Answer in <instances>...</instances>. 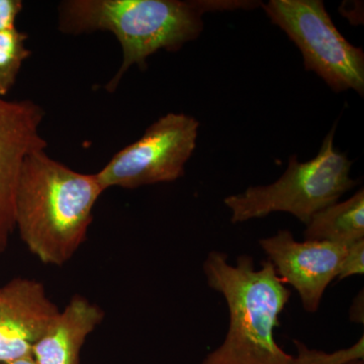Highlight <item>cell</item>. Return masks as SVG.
<instances>
[{"instance_id":"obj_11","label":"cell","mask_w":364,"mask_h":364,"mask_svg":"<svg viewBox=\"0 0 364 364\" xmlns=\"http://www.w3.org/2000/svg\"><path fill=\"white\" fill-rule=\"evenodd\" d=\"M305 240L350 246L364 240V191L318 210L306 225Z\"/></svg>"},{"instance_id":"obj_4","label":"cell","mask_w":364,"mask_h":364,"mask_svg":"<svg viewBox=\"0 0 364 364\" xmlns=\"http://www.w3.org/2000/svg\"><path fill=\"white\" fill-rule=\"evenodd\" d=\"M335 129L310 161L299 162L294 155L277 181L227 196L224 203L231 210V222L238 224L282 212L306 225L318 210L338 202L358 182L350 177L351 160L335 148Z\"/></svg>"},{"instance_id":"obj_3","label":"cell","mask_w":364,"mask_h":364,"mask_svg":"<svg viewBox=\"0 0 364 364\" xmlns=\"http://www.w3.org/2000/svg\"><path fill=\"white\" fill-rule=\"evenodd\" d=\"M203 269L208 286L226 301L229 328L223 343L200 364H289L291 354L277 344L274 331L291 291L272 263L256 268L250 255L230 263L226 253L212 251Z\"/></svg>"},{"instance_id":"obj_1","label":"cell","mask_w":364,"mask_h":364,"mask_svg":"<svg viewBox=\"0 0 364 364\" xmlns=\"http://www.w3.org/2000/svg\"><path fill=\"white\" fill-rule=\"evenodd\" d=\"M248 1L181 0H65L58 6L59 30L68 35L109 32L116 36L123 61L107 85L112 92L131 66L147 67L151 55L178 51L203 30L207 11L247 9Z\"/></svg>"},{"instance_id":"obj_16","label":"cell","mask_w":364,"mask_h":364,"mask_svg":"<svg viewBox=\"0 0 364 364\" xmlns=\"http://www.w3.org/2000/svg\"><path fill=\"white\" fill-rule=\"evenodd\" d=\"M363 291H361V293L356 296V298L352 301L350 311H349L351 322L363 324Z\"/></svg>"},{"instance_id":"obj_14","label":"cell","mask_w":364,"mask_h":364,"mask_svg":"<svg viewBox=\"0 0 364 364\" xmlns=\"http://www.w3.org/2000/svg\"><path fill=\"white\" fill-rule=\"evenodd\" d=\"M364 273V240L355 242L347 247L340 267L337 280H343Z\"/></svg>"},{"instance_id":"obj_17","label":"cell","mask_w":364,"mask_h":364,"mask_svg":"<svg viewBox=\"0 0 364 364\" xmlns=\"http://www.w3.org/2000/svg\"><path fill=\"white\" fill-rule=\"evenodd\" d=\"M0 364H37L33 360V356L28 358L16 359V360L6 361V363H0Z\"/></svg>"},{"instance_id":"obj_8","label":"cell","mask_w":364,"mask_h":364,"mask_svg":"<svg viewBox=\"0 0 364 364\" xmlns=\"http://www.w3.org/2000/svg\"><path fill=\"white\" fill-rule=\"evenodd\" d=\"M44 117V109L32 100L0 97V254L16 230L14 203L23 161L48 146L40 132Z\"/></svg>"},{"instance_id":"obj_15","label":"cell","mask_w":364,"mask_h":364,"mask_svg":"<svg viewBox=\"0 0 364 364\" xmlns=\"http://www.w3.org/2000/svg\"><path fill=\"white\" fill-rule=\"evenodd\" d=\"M21 0H0V32L16 28V21L23 11Z\"/></svg>"},{"instance_id":"obj_7","label":"cell","mask_w":364,"mask_h":364,"mask_svg":"<svg viewBox=\"0 0 364 364\" xmlns=\"http://www.w3.org/2000/svg\"><path fill=\"white\" fill-rule=\"evenodd\" d=\"M259 245L277 277L298 291L306 312L317 313L326 289L337 279L348 246L331 242L294 239L289 230H279Z\"/></svg>"},{"instance_id":"obj_10","label":"cell","mask_w":364,"mask_h":364,"mask_svg":"<svg viewBox=\"0 0 364 364\" xmlns=\"http://www.w3.org/2000/svg\"><path fill=\"white\" fill-rule=\"evenodd\" d=\"M105 318L100 306L80 294L72 296L33 349L37 364H79L86 338Z\"/></svg>"},{"instance_id":"obj_18","label":"cell","mask_w":364,"mask_h":364,"mask_svg":"<svg viewBox=\"0 0 364 364\" xmlns=\"http://www.w3.org/2000/svg\"><path fill=\"white\" fill-rule=\"evenodd\" d=\"M348 364H364V360H354L352 363H349Z\"/></svg>"},{"instance_id":"obj_5","label":"cell","mask_w":364,"mask_h":364,"mask_svg":"<svg viewBox=\"0 0 364 364\" xmlns=\"http://www.w3.org/2000/svg\"><path fill=\"white\" fill-rule=\"evenodd\" d=\"M273 25L298 46L306 70L314 71L336 92H364V53L351 45L322 0H270L262 4Z\"/></svg>"},{"instance_id":"obj_9","label":"cell","mask_w":364,"mask_h":364,"mask_svg":"<svg viewBox=\"0 0 364 364\" xmlns=\"http://www.w3.org/2000/svg\"><path fill=\"white\" fill-rule=\"evenodd\" d=\"M59 313L38 280L16 277L0 287V363L32 356Z\"/></svg>"},{"instance_id":"obj_6","label":"cell","mask_w":364,"mask_h":364,"mask_svg":"<svg viewBox=\"0 0 364 364\" xmlns=\"http://www.w3.org/2000/svg\"><path fill=\"white\" fill-rule=\"evenodd\" d=\"M198 128L200 123L188 114L170 112L160 117L97 172L102 188L134 189L181 178L196 149Z\"/></svg>"},{"instance_id":"obj_12","label":"cell","mask_w":364,"mask_h":364,"mask_svg":"<svg viewBox=\"0 0 364 364\" xmlns=\"http://www.w3.org/2000/svg\"><path fill=\"white\" fill-rule=\"evenodd\" d=\"M28 38L16 28L0 32V97L11 90L23 62L32 55L26 46Z\"/></svg>"},{"instance_id":"obj_2","label":"cell","mask_w":364,"mask_h":364,"mask_svg":"<svg viewBox=\"0 0 364 364\" xmlns=\"http://www.w3.org/2000/svg\"><path fill=\"white\" fill-rule=\"evenodd\" d=\"M104 191L97 173L74 171L46 150L32 153L21 166L14 203L21 240L45 264L62 267L85 243Z\"/></svg>"},{"instance_id":"obj_13","label":"cell","mask_w":364,"mask_h":364,"mask_svg":"<svg viewBox=\"0 0 364 364\" xmlns=\"http://www.w3.org/2000/svg\"><path fill=\"white\" fill-rule=\"evenodd\" d=\"M293 342L296 355H291L289 364H348L354 360H364L363 335L351 346L334 352L309 348L299 340Z\"/></svg>"}]
</instances>
